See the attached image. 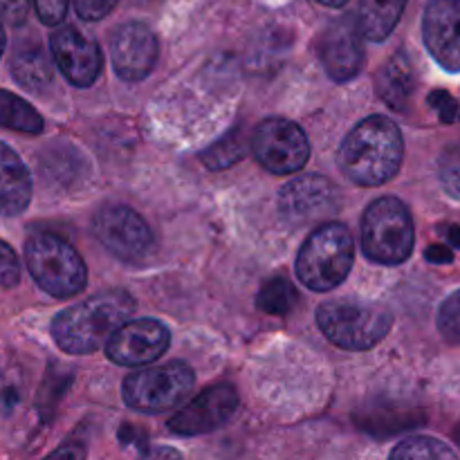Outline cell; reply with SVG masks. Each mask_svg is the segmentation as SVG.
<instances>
[{
	"label": "cell",
	"instance_id": "cell-39",
	"mask_svg": "<svg viewBox=\"0 0 460 460\" xmlns=\"http://www.w3.org/2000/svg\"><path fill=\"white\" fill-rule=\"evenodd\" d=\"M458 443H460V429H458Z\"/></svg>",
	"mask_w": 460,
	"mask_h": 460
},
{
	"label": "cell",
	"instance_id": "cell-2",
	"mask_svg": "<svg viewBox=\"0 0 460 460\" xmlns=\"http://www.w3.org/2000/svg\"><path fill=\"white\" fill-rule=\"evenodd\" d=\"M133 310L135 301L128 292H102L58 313L52 322V337L63 353L90 355L106 346L117 328L130 322Z\"/></svg>",
	"mask_w": 460,
	"mask_h": 460
},
{
	"label": "cell",
	"instance_id": "cell-22",
	"mask_svg": "<svg viewBox=\"0 0 460 460\" xmlns=\"http://www.w3.org/2000/svg\"><path fill=\"white\" fill-rule=\"evenodd\" d=\"M247 153V137L243 128H234L232 133L225 135L223 139L207 148L202 153V164L211 171H223L241 162Z\"/></svg>",
	"mask_w": 460,
	"mask_h": 460
},
{
	"label": "cell",
	"instance_id": "cell-27",
	"mask_svg": "<svg viewBox=\"0 0 460 460\" xmlns=\"http://www.w3.org/2000/svg\"><path fill=\"white\" fill-rule=\"evenodd\" d=\"M22 398L21 376L13 368H0V409H13Z\"/></svg>",
	"mask_w": 460,
	"mask_h": 460
},
{
	"label": "cell",
	"instance_id": "cell-34",
	"mask_svg": "<svg viewBox=\"0 0 460 460\" xmlns=\"http://www.w3.org/2000/svg\"><path fill=\"white\" fill-rule=\"evenodd\" d=\"M425 259L431 261V263H440V265H443V263H452L454 254H452V250H449V247L434 245V247H429V250H427Z\"/></svg>",
	"mask_w": 460,
	"mask_h": 460
},
{
	"label": "cell",
	"instance_id": "cell-18",
	"mask_svg": "<svg viewBox=\"0 0 460 460\" xmlns=\"http://www.w3.org/2000/svg\"><path fill=\"white\" fill-rule=\"evenodd\" d=\"M12 76L18 85H22L30 93H40L48 88L54 79V67L49 61L43 45L36 40H22L16 45L12 54Z\"/></svg>",
	"mask_w": 460,
	"mask_h": 460
},
{
	"label": "cell",
	"instance_id": "cell-29",
	"mask_svg": "<svg viewBox=\"0 0 460 460\" xmlns=\"http://www.w3.org/2000/svg\"><path fill=\"white\" fill-rule=\"evenodd\" d=\"M43 25H61L67 13V0H31Z\"/></svg>",
	"mask_w": 460,
	"mask_h": 460
},
{
	"label": "cell",
	"instance_id": "cell-33",
	"mask_svg": "<svg viewBox=\"0 0 460 460\" xmlns=\"http://www.w3.org/2000/svg\"><path fill=\"white\" fill-rule=\"evenodd\" d=\"M429 102H440V106H434V108H438L440 119L443 121H452L454 117H456V103H454V99L449 97L447 93H434L429 97Z\"/></svg>",
	"mask_w": 460,
	"mask_h": 460
},
{
	"label": "cell",
	"instance_id": "cell-19",
	"mask_svg": "<svg viewBox=\"0 0 460 460\" xmlns=\"http://www.w3.org/2000/svg\"><path fill=\"white\" fill-rule=\"evenodd\" d=\"M376 85L377 94L394 111H402L411 97L413 88H416V75H413V66L407 54L398 52L395 57H391L377 72Z\"/></svg>",
	"mask_w": 460,
	"mask_h": 460
},
{
	"label": "cell",
	"instance_id": "cell-10",
	"mask_svg": "<svg viewBox=\"0 0 460 460\" xmlns=\"http://www.w3.org/2000/svg\"><path fill=\"white\" fill-rule=\"evenodd\" d=\"M341 205L340 189L323 175H304L283 187L279 209L292 227L322 223L337 214Z\"/></svg>",
	"mask_w": 460,
	"mask_h": 460
},
{
	"label": "cell",
	"instance_id": "cell-11",
	"mask_svg": "<svg viewBox=\"0 0 460 460\" xmlns=\"http://www.w3.org/2000/svg\"><path fill=\"white\" fill-rule=\"evenodd\" d=\"M171 346V331L151 317L133 319L108 340L106 355L119 367H146L157 362Z\"/></svg>",
	"mask_w": 460,
	"mask_h": 460
},
{
	"label": "cell",
	"instance_id": "cell-5",
	"mask_svg": "<svg viewBox=\"0 0 460 460\" xmlns=\"http://www.w3.org/2000/svg\"><path fill=\"white\" fill-rule=\"evenodd\" d=\"M25 263L40 290L57 299L76 296L88 283L79 252L54 234H34L25 243Z\"/></svg>",
	"mask_w": 460,
	"mask_h": 460
},
{
	"label": "cell",
	"instance_id": "cell-12",
	"mask_svg": "<svg viewBox=\"0 0 460 460\" xmlns=\"http://www.w3.org/2000/svg\"><path fill=\"white\" fill-rule=\"evenodd\" d=\"M238 409V394L229 385H216L202 391L187 407L169 420V429L178 436H202L220 429L234 418Z\"/></svg>",
	"mask_w": 460,
	"mask_h": 460
},
{
	"label": "cell",
	"instance_id": "cell-13",
	"mask_svg": "<svg viewBox=\"0 0 460 460\" xmlns=\"http://www.w3.org/2000/svg\"><path fill=\"white\" fill-rule=\"evenodd\" d=\"M319 58L332 81L355 79L364 67V36L353 16L332 21L319 36Z\"/></svg>",
	"mask_w": 460,
	"mask_h": 460
},
{
	"label": "cell",
	"instance_id": "cell-31",
	"mask_svg": "<svg viewBox=\"0 0 460 460\" xmlns=\"http://www.w3.org/2000/svg\"><path fill=\"white\" fill-rule=\"evenodd\" d=\"M31 0H0V16L9 22V25H22L30 13Z\"/></svg>",
	"mask_w": 460,
	"mask_h": 460
},
{
	"label": "cell",
	"instance_id": "cell-1",
	"mask_svg": "<svg viewBox=\"0 0 460 460\" xmlns=\"http://www.w3.org/2000/svg\"><path fill=\"white\" fill-rule=\"evenodd\" d=\"M402 133L385 115L359 121L346 135L337 153L341 173L359 187H380L389 182L402 166Z\"/></svg>",
	"mask_w": 460,
	"mask_h": 460
},
{
	"label": "cell",
	"instance_id": "cell-37",
	"mask_svg": "<svg viewBox=\"0 0 460 460\" xmlns=\"http://www.w3.org/2000/svg\"><path fill=\"white\" fill-rule=\"evenodd\" d=\"M322 4H326V7H341V4H346L349 0H319Z\"/></svg>",
	"mask_w": 460,
	"mask_h": 460
},
{
	"label": "cell",
	"instance_id": "cell-6",
	"mask_svg": "<svg viewBox=\"0 0 460 460\" xmlns=\"http://www.w3.org/2000/svg\"><path fill=\"white\" fill-rule=\"evenodd\" d=\"M413 243V218L400 198H377L367 207L362 218V250L368 259L380 265H400L411 256Z\"/></svg>",
	"mask_w": 460,
	"mask_h": 460
},
{
	"label": "cell",
	"instance_id": "cell-38",
	"mask_svg": "<svg viewBox=\"0 0 460 460\" xmlns=\"http://www.w3.org/2000/svg\"><path fill=\"white\" fill-rule=\"evenodd\" d=\"M4 43H7V39H4V27H3V21H0V57H3L4 52Z\"/></svg>",
	"mask_w": 460,
	"mask_h": 460
},
{
	"label": "cell",
	"instance_id": "cell-28",
	"mask_svg": "<svg viewBox=\"0 0 460 460\" xmlns=\"http://www.w3.org/2000/svg\"><path fill=\"white\" fill-rule=\"evenodd\" d=\"M18 281H21V261L7 243L0 241V286L13 288Z\"/></svg>",
	"mask_w": 460,
	"mask_h": 460
},
{
	"label": "cell",
	"instance_id": "cell-4",
	"mask_svg": "<svg viewBox=\"0 0 460 460\" xmlns=\"http://www.w3.org/2000/svg\"><path fill=\"white\" fill-rule=\"evenodd\" d=\"M317 326L331 344L344 350H368L380 344L394 326V314L382 304L335 299L319 305Z\"/></svg>",
	"mask_w": 460,
	"mask_h": 460
},
{
	"label": "cell",
	"instance_id": "cell-14",
	"mask_svg": "<svg viewBox=\"0 0 460 460\" xmlns=\"http://www.w3.org/2000/svg\"><path fill=\"white\" fill-rule=\"evenodd\" d=\"M49 49L58 70L76 88H90L102 75V49L76 27L67 25L54 31L49 39Z\"/></svg>",
	"mask_w": 460,
	"mask_h": 460
},
{
	"label": "cell",
	"instance_id": "cell-21",
	"mask_svg": "<svg viewBox=\"0 0 460 460\" xmlns=\"http://www.w3.org/2000/svg\"><path fill=\"white\" fill-rule=\"evenodd\" d=\"M0 126L25 135H39L45 128L43 117L25 99L7 90H0Z\"/></svg>",
	"mask_w": 460,
	"mask_h": 460
},
{
	"label": "cell",
	"instance_id": "cell-30",
	"mask_svg": "<svg viewBox=\"0 0 460 460\" xmlns=\"http://www.w3.org/2000/svg\"><path fill=\"white\" fill-rule=\"evenodd\" d=\"M119 3V0H72L76 13H79L84 21H102L103 16L112 12V7Z\"/></svg>",
	"mask_w": 460,
	"mask_h": 460
},
{
	"label": "cell",
	"instance_id": "cell-8",
	"mask_svg": "<svg viewBox=\"0 0 460 460\" xmlns=\"http://www.w3.org/2000/svg\"><path fill=\"white\" fill-rule=\"evenodd\" d=\"M93 232L97 241L124 263L142 265L155 252L151 227L130 207L112 205L99 211L93 220Z\"/></svg>",
	"mask_w": 460,
	"mask_h": 460
},
{
	"label": "cell",
	"instance_id": "cell-35",
	"mask_svg": "<svg viewBox=\"0 0 460 460\" xmlns=\"http://www.w3.org/2000/svg\"><path fill=\"white\" fill-rule=\"evenodd\" d=\"M151 460H180V454L169 447H160L155 454H153Z\"/></svg>",
	"mask_w": 460,
	"mask_h": 460
},
{
	"label": "cell",
	"instance_id": "cell-23",
	"mask_svg": "<svg viewBox=\"0 0 460 460\" xmlns=\"http://www.w3.org/2000/svg\"><path fill=\"white\" fill-rule=\"evenodd\" d=\"M389 460H458V456L443 440L431 436H411L391 452Z\"/></svg>",
	"mask_w": 460,
	"mask_h": 460
},
{
	"label": "cell",
	"instance_id": "cell-7",
	"mask_svg": "<svg viewBox=\"0 0 460 460\" xmlns=\"http://www.w3.org/2000/svg\"><path fill=\"white\" fill-rule=\"evenodd\" d=\"M196 386V376L184 362L162 364L130 373L121 385V395L130 409L160 413L180 407Z\"/></svg>",
	"mask_w": 460,
	"mask_h": 460
},
{
	"label": "cell",
	"instance_id": "cell-20",
	"mask_svg": "<svg viewBox=\"0 0 460 460\" xmlns=\"http://www.w3.org/2000/svg\"><path fill=\"white\" fill-rule=\"evenodd\" d=\"M407 0H359L358 27L364 39L382 43L402 18Z\"/></svg>",
	"mask_w": 460,
	"mask_h": 460
},
{
	"label": "cell",
	"instance_id": "cell-36",
	"mask_svg": "<svg viewBox=\"0 0 460 460\" xmlns=\"http://www.w3.org/2000/svg\"><path fill=\"white\" fill-rule=\"evenodd\" d=\"M449 241H452V245L456 247V250H460V227H449Z\"/></svg>",
	"mask_w": 460,
	"mask_h": 460
},
{
	"label": "cell",
	"instance_id": "cell-9",
	"mask_svg": "<svg viewBox=\"0 0 460 460\" xmlns=\"http://www.w3.org/2000/svg\"><path fill=\"white\" fill-rule=\"evenodd\" d=\"M252 153L265 171L274 175L296 173L310 157V142L299 124L283 117H270L252 135Z\"/></svg>",
	"mask_w": 460,
	"mask_h": 460
},
{
	"label": "cell",
	"instance_id": "cell-32",
	"mask_svg": "<svg viewBox=\"0 0 460 460\" xmlns=\"http://www.w3.org/2000/svg\"><path fill=\"white\" fill-rule=\"evenodd\" d=\"M85 458V447L81 443H66L57 449V452L49 454L45 460H84Z\"/></svg>",
	"mask_w": 460,
	"mask_h": 460
},
{
	"label": "cell",
	"instance_id": "cell-3",
	"mask_svg": "<svg viewBox=\"0 0 460 460\" xmlns=\"http://www.w3.org/2000/svg\"><path fill=\"white\" fill-rule=\"evenodd\" d=\"M355 261V243L349 227L323 223L305 238L296 256V277L314 292H331L344 283Z\"/></svg>",
	"mask_w": 460,
	"mask_h": 460
},
{
	"label": "cell",
	"instance_id": "cell-15",
	"mask_svg": "<svg viewBox=\"0 0 460 460\" xmlns=\"http://www.w3.org/2000/svg\"><path fill=\"white\" fill-rule=\"evenodd\" d=\"M157 52L160 45L155 34L144 22H126L117 27L111 39L112 66L117 76L124 81L146 79L155 67Z\"/></svg>",
	"mask_w": 460,
	"mask_h": 460
},
{
	"label": "cell",
	"instance_id": "cell-24",
	"mask_svg": "<svg viewBox=\"0 0 460 460\" xmlns=\"http://www.w3.org/2000/svg\"><path fill=\"white\" fill-rule=\"evenodd\" d=\"M296 301H299V295H296L295 286H292L288 279L274 277L270 279L268 283H263L256 304H259V308L263 310V313L279 314V317H281V314H288L295 308Z\"/></svg>",
	"mask_w": 460,
	"mask_h": 460
},
{
	"label": "cell",
	"instance_id": "cell-26",
	"mask_svg": "<svg viewBox=\"0 0 460 460\" xmlns=\"http://www.w3.org/2000/svg\"><path fill=\"white\" fill-rule=\"evenodd\" d=\"M438 331L445 340L460 341V290L454 292L438 310Z\"/></svg>",
	"mask_w": 460,
	"mask_h": 460
},
{
	"label": "cell",
	"instance_id": "cell-17",
	"mask_svg": "<svg viewBox=\"0 0 460 460\" xmlns=\"http://www.w3.org/2000/svg\"><path fill=\"white\" fill-rule=\"evenodd\" d=\"M31 200V175L13 148L0 142V216H18Z\"/></svg>",
	"mask_w": 460,
	"mask_h": 460
},
{
	"label": "cell",
	"instance_id": "cell-16",
	"mask_svg": "<svg viewBox=\"0 0 460 460\" xmlns=\"http://www.w3.org/2000/svg\"><path fill=\"white\" fill-rule=\"evenodd\" d=\"M422 39L447 72H460V0H431L422 16Z\"/></svg>",
	"mask_w": 460,
	"mask_h": 460
},
{
	"label": "cell",
	"instance_id": "cell-25",
	"mask_svg": "<svg viewBox=\"0 0 460 460\" xmlns=\"http://www.w3.org/2000/svg\"><path fill=\"white\" fill-rule=\"evenodd\" d=\"M438 175L445 191L460 200V142L443 153L438 164Z\"/></svg>",
	"mask_w": 460,
	"mask_h": 460
}]
</instances>
